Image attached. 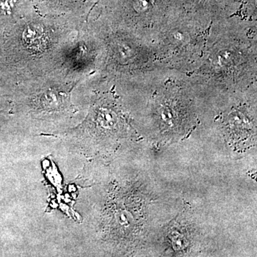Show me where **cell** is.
I'll list each match as a JSON object with an SVG mask.
<instances>
[{
  "mask_svg": "<svg viewBox=\"0 0 257 257\" xmlns=\"http://www.w3.org/2000/svg\"><path fill=\"white\" fill-rule=\"evenodd\" d=\"M43 32L37 28H29L24 33V40L32 48L39 49L45 47Z\"/></svg>",
  "mask_w": 257,
  "mask_h": 257,
  "instance_id": "6da1fadb",
  "label": "cell"
}]
</instances>
